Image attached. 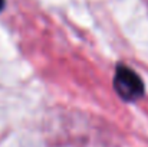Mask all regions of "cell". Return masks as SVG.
Listing matches in <instances>:
<instances>
[{
  "label": "cell",
  "mask_w": 148,
  "mask_h": 147,
  "mask_svg": "<svg viewBox=\"0 0 148 147\" xmlns=\"http://www.w3.org/2000/svg\"><path fill=\"white\" fill-rule=\"evenodd\" d=\"M114 88L119 97L128 102L140 99L145 91L144 82L138 77V74H135L125 65H118L114 78Z\"/></svg>",
  "instance_id": "1"
},
{
  "label": "cell",
  "mask_w": 148,
  "mask_h": 147,
  "mask_svg": "<svg viewBox=\"0 0 148 147\" xmlns=\"http://www.w3.org/2000/svg\"><path fill=\"white\" fill-rule=\"evenodd\" d=\"M4 4H6V1H4V0H0V10L4 9Z\"/></svg>",
  "instance_id": "2"
}]
</instances>
